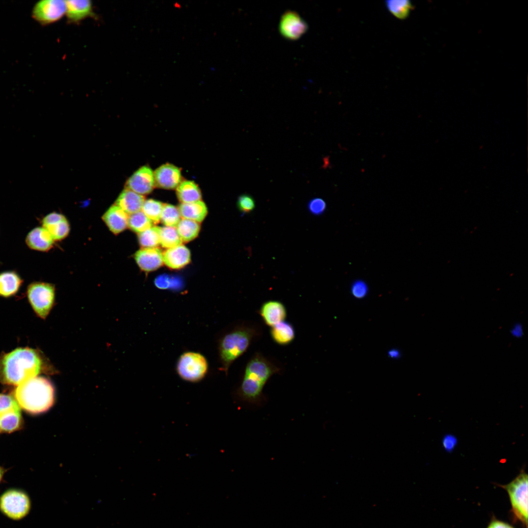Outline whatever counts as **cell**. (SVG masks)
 I'll return each mask as SVG.
<instances>
[{"label": "cell", "mask_w": 528, "mask_h": 528, "mask_svg": "<svg viewBox=\"0 0 528 528\" xmlns=\"http://www.w3.org/2000/svg\"><path fill=\"white\" fill-rule=\"evenodd\" d=\"M66 12V0H42L34 5L31 15L39 24L47 25L61 20Z\"/></svg>", "instance_id": "obj_9"}, {"label": "cell", "mask_w": 528, "mask_h": 528, "mask_svg": "<svg viewBox=\"0 0 528 528\" xmlns=\"http://www.w3.org/2000/svg\"><path fill=\"white\" fill-rule=\"evenodd\" d=\"M26 294L35 313L40 318L45 319L54 306L55 286L46 282H33L28 285Z\"/></svg>", "instance_id": "obj_5"}, {"label": "cell", "mask_w": 528, "mask_h": 528, "mask_svg": "<svg viewBox=\"0 0 528 528\" xmlns=\"http://www.w3.org/2000/svg\"><path fill=\"white\" fill-rule=\"evenodd\" d=\"M155 187L167 190L176 189L182 181L180 169L173 164L166 163L154 172Z\"/></svg>", "instance_id": "obj_12"}, {"label": "cell", "mask_w": 528, "mask_h": 528, "mask_svg": "<svg viewBox=\"0 0 528 528\" xmlns=\"http://www.w3.org/2000/svg\"><path fill=\"white\" fill-rule=\"evenodd\" d=\"M54 388L44 377H35L18 385L14 396L20 408L31 414L47 411L54 401Z\"/></svg>", "instance_id": "obj_4"}, {"label": "cell", "mask_w": 528, "mask_h": 528, "mask_svg": "<svg viewBox=\"0 0 528 528\" xmlns=\"http://www.w3.org/2000/svg\"><path fill=\"white\" fill-rule=\"evenodd\" d=\"M31 507L29 496L22 490L8 489L0 496V512L13 520L24 518L29 513Z\"/></svg>", "instance_id": "obj_8"}, {"label": "cell", "mask_w": 528, "mask_h": 528, "mask_svg": "<svg viewBox=\"0 0 528 528\" xmlns=\"http://www.w3.org/2000/svg\"><path fill=\"white\" fill-rule=\"evenodd\" d=\"M23 280L15 270L0 273V296L10 297L15 295L22 286Z\"/></svg>", "instance_id": "obj_21"}, {"label": "cell", "mask_w": 528, "mask_h": 528, "mask_svg": "<svg viewBox=\"0 0 528 528\" xmlns=\"http://www.w3.org/2000/svg\"><path fill=\"white\" fill-rule=\"evenodd\" d=\"M42 223L54 241L62 240L69 234V223L66 218L60 213L52 212L47 214L43 218Z\"/></svg>", "instance_id": "obj_15"}, {"label": "cell", "mask_w": 528, "mask_h": 528, "mask_svg": "<svg viewBox=\"0 0 528 528\" xmlns=\"http://www.w3.org/2000/svg\"><path fill=\"white\" fill-rule=\"evenodd\" d=\"M178 209L180 216L183 219H188L198 222H201L207 214V208L201 200L180 203Z\"/></svg>", "instance_id": "obj_23"}, {"label": "cell", "mask_w": 528, "mask_h": 528, "mask_svg": "<svg viewBox=\"0 0 528 528\" xmlns=\"http://www.w3.org/2000/svg\"><path fill=\"white\" fill-rule=\"evenodd\" d=\"M155 286L160 289H167L171 286V280L166 275H160L155 280Z\"/></svg>", "instance_id": "obj_38"}, {"label": "cell", "mask_w": 528, "mask_h": 528, "mask_svg": "<svg viewBox=\"0 0 528 528\" xmlns=\"http://www.w3.org/2000/svg\"><path fill=\"white\" fill-rule=\"evenodd\" d=\"M386 5L392 15L399 19H404L409 15L413 6L409 0H388Z\"/></svg>", "instance_id": "obj_30"}, {"label": "cell", "mask_w": 528, "mask_h": 528, "mask_svg": "<svg viewBox=\"0 0 528 528\" xmlns=\"http://www.w3.org/2000/svg\"><path fill=\"white\" fill-rule=\"evenodd\" d=\"M20 406L12 396L0 394V412Z\"/></svg>", "instance_id": "obj_36"}, {"label": "cell", "mask_w": 528, "mask_h": 528, "mask_svg": "<svg viewBox=\"0 0 528 528\" xmlns=\"http://www.w3.org/2000/svg\"><path fill=\"white\" fill-rule=\"evenodd\" d=\"M25 241L31 249L46 252L52 247L54 240L48 231L42 226L35 227L30 231Z\"/></svg>", "instance_id": "obj_17"}, {"label": "cell", "mask_w": 528, "mask_h": 528, "mask_svg": "<svg viewBox=\"0 0 528 528\" xmlns=\"http://www.w3.org/2000/svg\"><path fill=\"white\" fill-rule=\"evenodd\" d=\"M180 215L177 207L167 203H163L160 221L165 225L176 227L180 220Z\"/></svg>", "instance_id": "obj_32"}, {"label": "cell", "mask_w": 528, "mask_h": 528, "mask_svg": "<svg viewBox=\"0 0 528 528\" xmlns=\"http://www.w3.org/2000/svg\"><path fill=\"white\" fill-rule=\"evenodd\" d=\"M66 15L70 23H78L86 18L94 16L90 0H66Z\"/></svg>", "instance_id": "obj_16"}, {"label": "cell", "mask_w": 528, "mask_h": 528, "mask_svg": "<svg viewBox=\"0 0 528 528\" xmlns=\"http://www.w3.org/2000/svg\"><path fill=\"white\" fill-rule=\"evenodd\" d=\"M22 424L20 406L0 412V430L11 433L19 429Z\"/></svg>", "instance_id": "obj_24"}, {"label": "cell", "mask_w": 528, "mask_h": 528, "mask_svg": "<svg viewBox=\"0 0 528 528\" xmlns=\"http://www.w3.org/2000/svg\"><path fill=\"white\" fill-rule=\"evenodd\" d=\"M55 370L39 350L19 348L0 356V382L18 386L41 373Z\"/></svg>", "instance_id": "obj_1"}, {"label": "cell", "mask_w": 528, "mask_h": 528, "mask_svg": "<svg viewBox=\"0 0 528 528\" xmlns=\"http://www.w3.org/2000/svg\"><path fill=\"white\" fill-rule=\"evenodd\" d=\"M305 21L296 12L288 11L281 17L279 30L281 35L287 39L294 40L300 38L307 30Z\"/></svg>", "instance_id": "obj_11"}, {"label": "cell", "mask_w": 528, "mask_h": 528, "mask_svg": "<svg viewBox=\"0 0 528 528\" xmlns=\"http://www.w3.org/2000/svg\"><path fill=\"white\" fill-rule=\"evenodd\" d=\"M160 245L169 249L182 244V241L176 227L164 226L160 227Z\"/></svg>", "instance_id": "obj_29"}, {"label": "cell", "mask_w": 528, "mask_h": 528, "mask_svg": "<svg viewBox=\"0 0 528 528\" xmlns=\"http://www.w3.org/2000/svg\"><path fill=\"white\" fill-rule=\"evenodd\" d=\"M388 356L392 359H397L400 356V352L397 349L392 348L388 351Z\"/></svg>", "instance_id": "obj_41"}, {"label": "cell", "mask_w": 528, "mask_h": 528, "mask_svg": "<svg viewBox=\"0 0 528 528\" xmlns=\"http://www.w3.org/2000/svg\"><path fill=\"white\" fill-rule=\"evenodd\" d=\"M160 227L152 226L138 234V240L142 248H155L160 244Z\"/></svg>", "instance_id": "obj_27"}, {"label": "cell", "mask_w": 528, "mask_h": 528, "mask_svg": "<svg viewBox=\"0 0 528 528\" xmlns=\"http://www.w3.org/2000/svg\"><path fill=\"white\" fill-rule=\"evenodd\" d=\"M155 187L154 172L147 166L139 168L126 183V188L142 196L151 193Z\"/></svg>", "instance_id": "obj_10"}, {"label": "cell", "mask_w": 528, "mask_h": 528, "mask_svg": "<svg viewBox=\"0 0 528 528\" xmlns=\"http://www.w3.org/2000/svg\"><path fill=\"white\" fill-rule=\"evenodd\" d=\"M510 333L515 338H522L524 334V328L522 324L517 322L513 324L510 329Z\"/></svg>", "instance_id": "obj_39"}, {"label": "cell", "mask_w": 528, "mask_h": 528, "mask_svg": "<svg viewBox=\"0 0 528 528\" xmlns=\"http://www.w3.org/2000/svg\"><path fill=\"white\" fill-rule=\"evenodd\" d=\"M176 228L182 242H189L198 236L200 227L198 222L182 219Z\"/></svg>", "instance_id": "obj_26"}, {"label": "cell", "mask_w": 528, "mask_h": 528, "mask_svg": "<svg viewBox=\"0 0 528 528\" xmlns=\"http://www.w3.org/2000/svg\"><path fill=\"white\" fill-rule=\"evenodd\" d=\"M153 225V222L142 211L129 215L128 226L137 234L146 230Z\"/></svg>", "instance_id": "obj_28"}, {"label": "cell", "mask_w": 528, "mask_h": 528, "mask_svg": "<svg viewBox=\"0 0 528 528\" xmlns=\"http://www.w3.org/2000/svg\"><path fill=\"white\" fill-rule=\"evenodd\" d=\"M135 261L140 268L146 272L155 270L163 264V255L157 247L142 248L134 254Z\"/></svg>", "instance_id": "obj_14"}, {"label": "cell", "mask_w": 528, "mask_h": 528, "mask_svg": "<svg viewBox=\"0 0 528 528\" xmlns=\"http://www.w3.org/2000/svg\"><path fill=\"white\" fill-rule=\"evenodd\" d=\"M457 440L452 435H446L442 440V445L444 449L447 451H452L456 446Z\"/></svg>", "instance_id": "obj_37"}, {"label": "cell", "mask_w": 528, "mask_h": 528, "mask_svg": "<svg viewBox=\"0 0 528 528\" xmlns=\"http://www.w3.org/2000/svg\"><path fill=\"white\" fill-rule=\"evenodd\" d=\"M4 473V471L3 469L0 466V483L1 481L2 480Z\"/></svg>", "instance_id": "obj_42"}, {"label": "cell", "mask_w": 528, "mask_h": 528, "mask_svg": "<svg viewBox=\"0 0 528 528\" xmlns=\"http://www.w3.org/2000/svg\"><path fill=\"white\" fill-rule=\"evenodd\" d=\"M307 207L311 214L319 216L323 214L326 211L327 204L323 199L320 198H314L309 200Z\"/></svg>", "instance_id": "obj_34"}, {"label": "cell", "mask_w": 528, "mask_h": 528, "mask_svg": "<svg viewBox=\"0 0 528 528\" xmlns=\"http://www.w3.org/2000/svg\"><path fill=\"white\" fill-rule=\"evenodd\" d=\"M281 370L272 360L260 352L255 353L244 368L241 382L236 391L237 397L249 404L261 405L265 400L263 393L265 385Z\"/></svg>", "instance_id": "obj_2"}, {"label": "cell", "mask_w": 528, "mask_h": 528, "mask_svg": "<svg viewBox=\"0 0 528 528\" xmlns=\"http://www.w3.org/2000/svg\"><path fill=\"white\" fill-rule=\"evenodd\" d=\"M163 263L167 267L173 269L182 268L191 261L190 250L182 244L167 249L163 253Z\"/></svg>", "instance_id": "obj_19"}, {"label": "cell", "mask_w": 528, "mask_h": 528, "mask_svg": "<svg viewBox=\"0 0 528 528\" xmlns=\"http://www.w3.org/2000/svg\"><path fill=\"white\" fill-rule=\"evenodd\" d=\"M176 194L181 203L201 200V193L198 186L193 181H182L176 188Z\"/></svg>", "instance_id": "obj_25"}, {"label": "cell", "mask_w": 528, "mask_h": 528, "mask_svg": "<svg viewBox=\"0 0 528 528\" xmlns=\"http://www.w3.org/2000/svg\"><path fill=\"white\" fill-rule=\"evenodd\" d=\"M237 205L240 211L243 213H249L254 209L255 202L251 196L242 194L238 198Z\"/></svg>", "instance_id": "obj_33"}, {"label": "cell", "mask_w": 528, "mask_h": 528, "mask_svg": "<svg viewBox=\"0 0 528 528\" xmlns=\"http://www.w3.org/2000/svg\"><path fill=\"white\" fill-rule=\"evenodd\" d=\"M258 313L264 323L270 328L285 321L287 310L285 305L277 300H269L262 304Z\"/></svg>", "instance_id": "obj_13"}, {"label": "cell", "mask_w": 528, "mask_h": 528, "mask_svg": "<svg viewBox=\"0 0 528 528\" xmlns=\"http://www.w3.org/2000/svg\"><path fill=\"white\" fill-rule=\"evenodd\" d=\"M129 215L116 205L111 206L104 214L102 220L109 230L118 234L128 227Z\"/></svg>", "instance_id": "obj_18"}, {"label": "cell", "mask_w": 528, "mask_h": 528, "mask_svg": "<svg viewBox=\"0 0 528 528\" xmlns=\"http://www.w3.org/2000/svg\"><path fill=\"white\" fill-rule=\"evenodd\" d=\"M528 478L527 474L522 469L511 482L501 485L508 493L513 513L526 527L528 525Z\"/></svg>", "instance_id": "obj_6"}, {"label": "cell", "mask_w": 528, "mask_h": 528, "mask_svg": "<svg viewBox=\"0 0 528 528\" xmlns=\"http://www.w3.org/2000/svg\"><path fill=\"white\" fill-rule=\"evenodd\" d=\"M145 200L144 196L125 188L117 198L115 205L130 215L141 211Z\"/></svg>", "instance_id": "obj_20"}, {"label": "cell", "mask_w": 528, "mask_h": 528, "mask_svg": "<svg viewBox=\"0 0 528 528\" xmlns=\"http://www.w3.org/2000/svg\"><path fill=\"white\" fill-rule=\"evenodd\" d=\"M208 371V361L199 352H183L176 362L177 374L182 379L188 382L195 383L201 381L206 375Z\"/></svg>", "instance_id": "obj_7"}, {"label": "cell", "mask_w": 528, "mask_h": 528, "mask_svg": "<svg viewBox=\"0 0 528 528\" xmlns=\"http://www.w3.org/2000/svg\"><path fill=\"white\" fill-rule=\"evenodd\" d=\"M487 528H514L509 524L499 520L492 521Z\"/></svg>", "instance_id": "obj_40"}, {"label": "cell", "mask_w": 528, "mask_h": 528, "mask_svg": "<svg viewBox=\"0 0 528 528\" xmlns=\"http://www.w3.org/2000/svg\"><path fill=\"white\" fill-rule=\"evenodd\" d=\"M351 293L356 299L365 297L368 293V286L363 280H358L354 282L351 286Z\"/></svg>", "instance_id": "obj_35"}, {"label": "cell", "mask_w": 528, "mask_h": 528, "mask_svg": "<svg viewBox=\"0 0 528 528\" xmlns=\"http://www.w3.org/2000/svg\"><path fill=\"white\" fill-rule=\"evenodd\" d=\"M261 334L257 325L244 323L235 326L220 339L218 350L221 370L227 375L232 364L242 356Z\"/></svg>", "instance_id": "obj_3"}, {"label": "cell", "mask_w": 528, "mask_h": 528, "mask_svg": "<svg viewBox=\"0 0 528 528\" xmlns=\"http://www.w3.org/2000/svg\"><path fill=\"white\" fill-rule=\"evenodd\" d=\"M295 330L289 322L283 321L270 328V335L272 340L277 344L286 346L293 342L295 338Z\"/></svg>", "instance_id": "obj_22"}, {"label": "cell", "mask_w": 528, "mask_h": 528, "mask_svg": "<svg viewBox=\"0 0 528 528\" xmlns=\"http://www.w3.org/2000/svg\"><path fill=\"white\" fill-rule=\"evenodd\" d=\"M163 205L160 201L148 199L145 200L141 211L153 223H157L160 221Z\"/></svg>", "instance_id": "obj_31"}]
</instances>
